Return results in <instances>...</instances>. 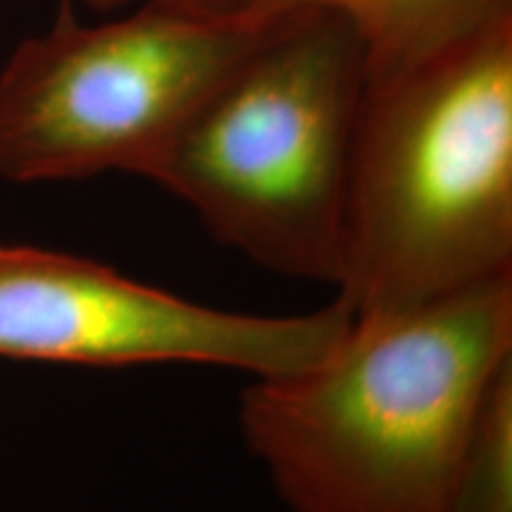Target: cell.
Segmentation results:
<instances>
[{
  "label": "cell",
  "instance_id": "2",
  "mask_svg": "<svg viewBox=\"0 0 512 512\" xmlns=\"http://www.w3.org/2000/svg\"><path fill=\"white\" fill-rule=\"evenodd\" d=\"M512 275V15L366 81L335 287L354 316Z\"/></svg>",
  "mask_w": 512,
  "mask_h": 512
},
{
  "label": "cell",
  "instance_id": "3",
  "mask_svg": "<svg viewBox=\"0 0 512 512\" xmlns=\"http://www.w3.org/2000/svg\"><path fill=\"white\" fill-rule=\"evenodd\" d=\"M366 53L344 19L285 17L192 110L143 178L287 278H337Z\"/></svg>",
  "mask_w": 512,
  "mask_h": 512
},
{
  "label": "cell",
  "instance_id": "6",
  "mask_svg": "<svg viewBox=\"0 0 512 512\" xmlns=\"http://www.w3.org/2000/svg\"><path fill=\"white\" fill-rule=\"evenodd\" d=\"M235 10L261 22L302 12L344 19L366 53V81H377L418 67L510 17L512 0H240Z\"/></svg>",
  "mask_w": 512,
  "mask_h": 512
},
{
  "label": "cell",
  "instance_id": "7",
  "mask_svg": "<svg viewBox=\"0 0 512 512\" xmlns=\"http://www.w3.org/2000/svg\"><path fill=\"white\" fill-rule=\"evenodd\" d=\"M451 512H512V358L486 384L467 425Z\"/></svg>",
  "mask_w": 512,
  "mask_h": 512
},
{
  "label": "cell",
  "instance_id": "9",
  "mask_svg": "<svg viewBox=\"0 0 512 512\" xmlns=\"http://www.w3.org/2000/svg\"><path fill=\"white\" fill-rule=\"evenodd\" d=\"M60 3H72V0H60Z\"/></svg>",
  "mask_w": 512,
  "mask_h": 512
},
{
  "label": "cell",
  "instance_id": "1",
  "mask_svg": "<svg viewBox=\"0 0 512 512\" xmlns=\"http://www.w3.org/2000/svg\"><path fill=\"white\" fill-rule=\"evenodd\" d=\"M512 358V275L354 316L304 373L254 377L242 439L292 512H451L467 425Z\"/></svg>",
  "mask_w": 512,
  "mask_h": 512
},
{
  "label": "cell",
  "instance_id": "8",
  "mask_svg": "<svg viewBox=\"0 0 512 512\" xmlns=\"http://www.w3.org/2000/svg\"><path fill=\"white\" fill-rule=\"evenodd\" d=\"M138 3H162L171 8L195 10V12H233L240 0H83L88 10L95 15H114V12L131 8Z\"/></svg>",
  "mask_w": 512,
  "mask_h": 512
},
{
  "label": "cell",
  "instance_id": "4",
  "mask_svg": "<svg viewBox=\"0 0 512 512\" xmlns=\"http://www.w3.org/2000/svg\"><path fill=\"white\" fill-rule=\"evenodd\" d=\"M278 22L162 3L81 22L72 3L60 5L53 27L24 38L0 69V176H145L192 110Z\"/></svg>",
  "mask_w": 512,
  "mask_h": 512
},
{
  "label": "cell",
  "instance_id": "5",
  "mask_svg": "<svg viewBox=\"0 0 512 512\" xmlns=\"http://www.w3.org/2000/svg\"><path fill=\"white\" fill-rule=\"evenodd\" d=\"M351 323L354 313L339 297L313 313L252 316L188 302L91 259L0 245V356L297 375L325 361Z\"/></svg>",
  "mask_w": 512,
  "mask_h": 512
}]
</instances>
